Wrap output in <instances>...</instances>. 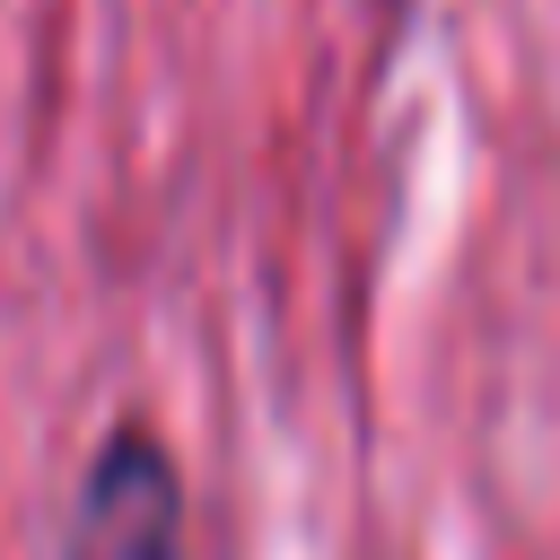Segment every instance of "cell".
<instances>
[{
  "label": "cell",
  "mask_w": 560,
  "mask_h": 560,
  "mask_svg": "<svg viewBox=\"0 0 560 560\" xmlns=\"http://www.w3.org/2000/svg\"><path fill=\"white\" fill-rule=\"evenodd\" d=\"M61 560H184V481L149 429H114L96 446Z\"/></svg>",
  "instance_id": "obj_1"
}]
</instances>
